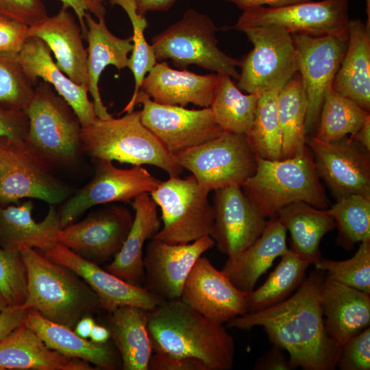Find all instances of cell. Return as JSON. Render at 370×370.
Returning a JSON list of instances; mask_svg holds the SVG:
<instances>
[{"instance_id":"cell-1","label":"cell","mask_w":370,"mask_h":370,"mask_svg":"<svg viewBox=\"0 0 370 370\" xmlns=\"http://www.w3.org/2000/svg\"><path fill=\"white\" fill-rule=\"evenodd\" d=\"M325 273L314 268L296 292L269 308L234 317L228 328L262 326L270 341L288 353L293 369L334 370L341 350L328 336L320 306Z\"/></svg>"},{"instance_id":"cell-2","label":"cell","mask_w":370,"mask_h":370,"mask_svg":"<svg viewBox=\"0 0 370 370\" xmlns=\"http://www.w3.org/2000/svg\"><path fill=\"white\" fill-rule=\"evenodd\" d=\"M147 327L153 352L199 360L207 370H230L233 366V337L222 324L180 298L166 300L149 310Z\"/></svg>"},{"instance_id":"cell-3","label":"cell","mask_w":370,"mask_h":370,"mask_svg":"<svg viewBox=\"0 0 370 370\" xmlns=\"http://www.w3.org/2000/svg\"><path fill=\"white\" fill-rule=\"evenodd\" d=\"M20 251L27 275V295L23 307L73 330L80 319L101 308L96 293L73 271L36 249L24 247Z\"/></svg>"},{"instance_id":"cell-4","label":"cell","mask_w":370,"mask_h":370,"mask_svg":"<svg viewBox=\"0 0 370 370\" xmlns=\"http://www.w3.org/2000/svg\"><path fill=\"white\" fill-rule=\"evenodd\" d=\"M241 188L256 210L269 219H277L280 210L292 203L303 201L321 209L328 204L308 147L291 158L256 157V171Z\"/></svg>"},{"instance_id":"cell-5","label":"cell","mask_w":370,"mask_h":370,"mask_svg":"<svg viewBox=\"0 0 370 370\" xmlns=\"http://www.w3.org/2000/svg\"><path fill=\"white\" fill-rule=\"evenodd\" d=\"M83 153L92 159L116 160L133 166L149 164L179 177L184 169L142 123L140 110L127 112L119 118H97L82 127Z\"/></svg>"},{"instance_id":"cell-6","label":"cell","mask_w":370,"mask_h":370,"mask_svg":"<svg viewBox=\"0 0 370 370\" xmlns=\"http://www.w3.org/2000/svg\"><path fill=\"white\" fill-rule=\"evenodd\" d=\"M28 120L24 138L54 168L75 165L83 153L81 123L69 104L52 86L38 81L23 110Z\"/></svg>"},{"instance_id":"cell-7","label":"cell","mask_w":370,"mask_h":370,"mask_svg":"<svg viewBox=\"0 0 370 370\" xmlns=\"http://www.w3.org/2000/svg\"><path fill=\"white\" fill-rule=\"evenodd\" d=\"M54 169L24 138L0 137V205L23 198L54 206L65 201L72 190Z\"/></svg>"},{"instance_id":"cell-8","label":"cell","mask_w":370,"mask_h":370,"mask_svg":"<svg viewBox=\"0 0 370 370\" xmlns=\"http://www.w3.org/2000/svg\"><path fill=\"white\" fill-rule=\"evenodd\" d=\"M217 30L208 16L188 9L181 20L152 38L151 46L157 61L171 59L182 70L195 64L238 79L240 61L219 49L215 37Z\"/></svg>"},{"instance_id":"cell-9","label":"cell","mask_w":370,"mask_h":370,"mask_svg":"<svg viewBox=\"0 0 370 370\" xmlns=\"http://www.w3.org/2000/svg\"><path fill=\"white\" fill-rule=\"evenodd\" d=\"M209 191L191 175L184 178L169 177L149 193L161 210L163 227L154 238L184 244L209 234L214 221Z\"/></svg>"},{"instance_id":"cell-10","label":"cell","mask_w":370,"mask_h":370,"mask_svg":"<svg viewBox=\"0 0 370 370\" xmlns=\"http://www.w3.org/2000/svg\"><path fill=\"white\" fill-rule=\"evenodd\" d=\"M174 157L209 192L230 186L241 187L256 169V156L246 135L227 132Z\"/></svg>"},{"instance_id":"cell-11","label":"cell","mask_w":370,"mask_h":370,"mask_svg":"<svg viewBox=\"0 0 370 370\" xmlns=\"http://www.w3.org/2000/svg\"><path fill=\"white\" fill-rule=\"evenodd\" d=\"M243 32L253 44L240 61L237 87L249 94L280 90L298 72L292 34L277 26L247 27Z\"/></svg>"},{"instance_id":"cell-12","label":"cell","mask_w":370,"mask_h":370,"mask_svg":"<svg viewBox=\"0 0 370 370\" xmlns=\"http://www.w3.org/2000/svg\"><path fill=\"white\" fill-rule=\"evenodd\" d=\"M349 0H312L282 7L258 6L243 10L235 25L228 27L277 26L291 34L332 36L347 40Z\"/></svg>"},{"instance_id":"cell-13","label":"cell","mask_w":370,"mask_h":370,"mask_svg":"<svg viewBox=\"0 0 370 370\" xmlns=\"http://www.w3.org/2000/svg\"><path fill=\"white\" fill-rule=\"evenodd\" d=\"M92 160L93 177L70 196L59 210L61 228L74 223L91 207L130 201L142 193H151L162 182L142 166L123 169L116 167L112 161Z\"/></svg>"},{"instance_id":"cell-14","label":"cell","mask_w":370,"mask_h":370,"mask_svg":"<svg viewBox=\"0 0 370 370\" xmlns=\"http://www.w3.org/2000/svg\"><path fill=\"white\" fill-rule=\"evenodd\" d=\"M141 103L140 119L173 156L214 138L224 131L214 121L210 108L189 110L153 101L142 90L135 105Z\"/></svg>"},{"instance_id":"cell-15","label":"cell","mask_w":370,"mask_h":370,"mask_svg":"<svg viewBox=\"0 0 370 370\" xmlns=\"http://www.w3.org/2000/svg\"><path fill=\"white\" fill-rule=\"evenodd\" d=\"M134 216L126 207L106 205L62 228L57 243L98 265L114 257L131 229Z\"/></svg>"},{"instance_id":"cell-16","label":"cell","mask_w":370,"mask_h":370,"mask_svg":"<svg viewBox=\"0 0 370 370\" xmlns=\"http://www.w3.org/2000/svg\"><path fill=\"white\" fill-rule=\"evenodd\" d=\"M292 36L306 97L305 128L308 134L317 128L326 88L339 69L348 40L332 36Z\"/></svg>"},{"instance_id":"cell-17","label":"cell","mask_w":370,"mask_h":370,"mask_svg":"<svg viewBox=\"0 0 370 370\" xmlns=\"http://www.w3.org/2000/svg\"><path fill=\"white\" fill-rule=\"evenodd\" d=\"M306 143L314 154L318 175L337 198L353 194L370 198L369 151L350 136L324 142L307 134Z\"/></svg>"},{"instance_id":"cell-18","label":"cell","mask_w":370,"mask_h":370,"mask_svg":"<svg viewBox=\"0 0 370 370\" xmlns=\"http://www.w3.org/2000/svg\"><path fill=\"white\" fill-rule=\"evenodd\" d=\"M214 245L209 234L184 244L150 239L143 256V287L164 300L180 298L184 284L197 260Z\"/></svg>"},{"instance_id":"cell-19","label":"cell","mask_w":370,"mask_h":370,"mask_svg":"<svg viewBox=\"0 0 370 370\" xmlns=\"http://www.w3.org/2000/svg\"><path fill=\"white\" fill-rule=\"evenodd\" d=\"M214 192V221L210 236L217 249L232 260L259 238L268 221L241 187L230 186Z\"/></svg>"},{"instance_id":"cell-20","label":"cell","mask_w":370,"mask_h":370,"mask_svg":"<svg viewBox=\"0 0 370 370\" xmlns=\"http://www.w3.org/2000/svg\"><path fill=\"white\" fill-rule=\"evenodd\" d=\"M245 295L221 270L200 256L184 284L180 299L206 318L223 324L247 313Z\"/></svg>"},{"instance_id":"cell-21","label":"cell","mask_w":370,"mask_h":370,"mask_svg":"<svg viewBox=\"0 0 370 370\" xmlns=\"http://www.w3.org/2000/svg\"><path fill=\"white\" fill-rule=\"evenodd\" d=\"M42 253L51 261L69 268L80 276L97 295L101 308L108 313L122 306L149 310L166 301L143 286L127 283L58 243Z\"/></svg>"},{"instance_id":"cell-22","label":"cell","mask_w":370,"mask_h":370,"mask_svg":"<svg viewBox=\"0 0 370 370\" xmlns=\"http://www.w3.org/2000/svg\"><path fill=\"white\" fill-rule=\"evenodd\" d=\"M324 325L341 350L352 336L370 324V294L341 284L325 275L320 293Z\"/></svg>"},{"instance_id":"cell-23","label":"cell","mask_w":370,"mask_h":370,"mask_svg":"<svg viewBox=\"0 0 370 370\" xmlns=\"http://www.w3.org/2000/svg\"><path fill=\"white\" fill-rule=\"evenodd\" d=\"M51 50L41 39L29 36L18 54L27 77L36 85L38 79L49 84L71 107L82 127L91 125L97 118L95 106L88 97V87L70 79L56 65Z\"/></svg>"},{"instance_id":"cell-24","label":"cell","mask_w":370,"mask_h":370,"mask_svg":"<svg viewBox=\"0 0 370 370\" xmlns=\"http://www.w3.org/2000/svg\"><path fill=\"white\" fill-rule=\"evenodd\" d=\"M217 84V73L198 75L186 69H173L162 62L148 72L140 90L160 104L185 107L193 103L209 108Z\"/></svg>"},{"instance_id":"cell-25","label":"cell","mask_w":370,"mask_h":370,"mask_svg":"<svg viewBox=\"0 0 370 370\" xmlns=\"http://www.w3.org/2000/svg\"><path fill=\"white\" fill-rule=\"evenodd\" d=\"M29 36L43 40L54 54L57 66L78 84L88 87L87 50L82 29L66 9L29 26Z\"/></svg>"},{"instance_id":"cell-26","label":"cell","mask_w":370,"mask_h":370,"mask_svg":"<svg viewBox=\"0 0 370 370\" xmlns=\"http://www.w3.org/2000/svg\"><path fill=\"white\" fill-rule=\"evenodd\" d=\"M33 202L0 205V247L20 251L24 247L42 252L53 248L62 229L59 211L54 205L45 219L36 222L32 217Z\"/></svg>"},{"instance_id":"cell-27","label":"cell","mask_w":370,"mask_h":370,"mask_svg":"<svg viewBox=\"0 0 370 370\" xmlns=\"http://www.w3.org/2000/svg\"><path fill=\"white\" fill-rule=\"evenodd\" d=\"M90 363L49 348L25 323L0 341V370H92Z\"/></svg>"},{"instance_id":"cell-28","label":"cell","mask_w":370,"mask_h":370,"mask_svg":"<svg viewBox=\"0 0 370 370\" xmlns=\"http://www.w3.org/2000/svg\"><path fill=\"white\" fill-rule=\"evenodd\" d=\"M135 214L128 235L119 253L106 270L134 286H143L145 280L143 246L160 230L157 205L149 193L136 197L132 203Z\"/></svg>"},{"instance_id":"cell-29","label":"cell","mask_w":370,"mask_h":370,"mask_svg":"<svg viewBox=\"0 0 370 370\" xmlns=\"http://www.w3.org/2000/svg\"><path fill=\"white\" fill-rule=\"evenodd\" d=\"M24 323L49 348L65 356L84 360L101 369L122 367L120 354L109 341L97 343L82 338L73 329L49 321L33 309H27Z\"/></svg>"},{"instance_id":"cell-30","label":"cell","mask_w":370,"mask_h":370,"mask_svg":"<svg viewBox=\"0 0 370 370\" xmlns=\"http://www.w3.org/2000/svg\"><path fill=\"white\" fill-rule=\"evenodd\" d=\"M88 42L87 69L90 92L97 118L112 117L104 106L99 89L100 75L106 66H114L119 71L128 66V54L133 49L132 37L120 38L108 29L104 16L95 20L91 14L85 16Z\"/></svg>"},{"instance_id":"cell-31","label":"cell","mask_w":370,"mask_h":370,"mask_svg":"<svg viewBox=\"0 0 370 370\" xmlns=\"http://www.w3.org/2000/svg\"><path fill=\"white\" fill-rule=\"evenodd\" d=\"M286 232L278 218L269 219L259 238L235 258L227 259L221 271L241 291H253L275 258L288 251Z\"/></svg>"},{"instance_id":"cell-32","label":"cell","mask_w":370,"mask_h":370,"mask_svg":"<svg viewBox=\"0 0 370 370\" xmlns=\"http://www.w3.org/2000/svg\"><path fill=\"white\" fill-rule=\"evenodd\" d=\"M345 53L332 82L334 90L370 110V32L358 18L349 19Z\"/></svg>"},{"instance_id":"cell-33","label":"cell","mask_w":370,"mask_h":370,"mask_svg":"<svg viewBox=\"0 0 370 370\" xmlns=\"http://www.w3.org/2000/svg\"><path fill=\"white\" fill-rule=\"evenodd\" d=\"M149 310L122 306L109 312L107 328L124 370H147L153 349L148 332Z\"/></svg>"},{"instance_id":"cell-34","label":"cell","mask_w":370,"mask_h":370,"mask_svg":"<svg viewBox=\"0 0 370 370\" xmlns=\"http://www.w3.org/2000/svg\"><path fill=\"white\" fill-rule=\"evenodd\" d=\"M278 219L290 232L291 249L310 265L318 262L322 238L336 227L330 210L298 201L282 208Z\"/></svg>"},{"instance_id":"cell-35","label":"cell","mask_w":370,"mask_h":370,"mask_svg":"<svg viewBox=\"0 0 370 370\" xmlns=\"http://www.w3.org/2000/svg\"><path fill=\"white\" fill-rule=\"evenodd\" d=\"M278 112L282 132L280 160L293 158L306 148L305 119L307 101L299 72L279 90Z\"/></svg>"},{"instance_id":"cell-36","label":"cell","mask_w":370,"mask_h":370,"mask_svg":"<svg viewBox=\"0 0 370 370\" xmlns=\"http://www.w3.org/2000/svg\"><path fill=\"white\" fill-rule=\"evenodd\" d=\"M218 74V84L210 106L212 116L224 132L246 135L256 114L258 96L244 94L225 74Z\"/></svg>"},{"instance_id":"cell-37","label":"cell","mask_w":370,"mask_h":370,"mask_svg":"<svg viewBox=\"0 0 370 370\" xmlns=\"http://www.w3.org/2000/svg\"><path fill=\"white\" fill-rule=\"evenodd\" d=\"M280 257V262L265 282L258 289L246 293L247 312L261 310L285 300L306 279L308 262L291 249Z\"/></svg>"},{"instance_id":"cell-38","label":"cell","mask_w":370,"mask_h":370,"mask_svg":"<svg viewBox=\"0 0 370 370\" xmlns=\"http://www.w3.org/2000/svg\"><path fill=\"white\" fill-rule=\"evenodd\" d=\"M369 117V112L336 92L332 83L325 92L314 136L321 141L333 142L347 134L353 136Z\"/></svg>"},{"instance_id":"cell-39","label":"cell","mask_w":370,"mask_h":370,"mask_svg":"<svg viewBox=\"0 0 370 370\" xmlns=\"http://www.w3.org/2000/svg\"><path fill=\"white\" fill-rule=\"evenodd\" d=\"M279 90H271L257 95L258 103L252 126L246 134L247 142L256 157L280 160L282 132L278 112Z\"/></svg>"},{"instance_id":"cell-40","label":"cell","mask_w":370,"mask_h":370,"mask_svg":"<svg viewBox=\"0 0 370 370\" xmlns=\"http://www.w3.org/2000/svg\"><path fill=\"white\" fill-rule=\"evenodd\" d=\"M329 210L338 229L339 246L351 250L356 243L370 241V198L354 194L341 196Z\"/></svg>"},{"instance_id":"cell-41","label":"cell","mask_w":370,"mask_h":370,"mask_svg":"<svg viewBox=\"0 0 370 370\" xmlns=\"http://www.w3.org/2000/svg\"><path fill=\"white\" fill-rule=\"evenodd\" d=\"M110 3L118 5L124 10L133 28V49L127 67L134 78V89L130 100L122 110V112H130L134 110L135 101L145 75L157 63V60L152 46L147 43L144 36L145 29L149 25L146 16H142L137 12L134 1L110 0Z\"/></svg>"},{"instance_id":"cell-42","label":"cell","mask_w":370,"mask_h":370,"mask_svg":"<svg viewBox=\"0 0 370 370\" xmlns=\"http://www.w3.org/2000/svg\"><path fill=\"white\" fill-rule=\"evenodd\" d=\"M35 86L25 75L18 54L0 53V109L24 110Z\"/></svg>"},{"instance_id":"cell-43","label":"cell","mask_w":370,"mask_h":370,"mask_svg":"<svg viewBox=\"0 0 370 370\" xmlns=\"http://www.w3.org/2000/svg\"><path fill=\"white\" fill-rule=\"evenodd\" d=\"M314 265L330 278L370 294V241L360 243L356 252L347 260L336 261L321 257Z\"/></svg>"},{"instance_id":"cell-44","label":"cell","mask_w":370,"mask_h":370,"mask_svg":"<svg viewBox=\"0 0 370 370\" xmlns=\"http://www.w3.org/2000/svg\"><path fill=\"white\" fill-rule=\"evenodd\" d=\"M0 293L8 307H23L27 295V275L20 251L0 247Z\"/></svg>"},{"instance_id":"cell-45","label":"cell","mask_w":370,"mask_h":370,"mask_svg":"<svg viewBox=\"0 0 370 370\" xmlns=\"http://www.w3.org/2000/svg\"><path fill=\"white\" fill-rule=\"evenodd\" d=\"M340 370L370 369V328L350 338L342 347L336 362Z\"/></svg>"},{"instance_id":"cell-46","label":"cell","mask_w":370,"mask_h":370,"mask_svg":"<svg viewBox=\"0 0 370 370\" xmlns=\"http://www.w3.org/2000/svg\"><path fill=\"white\" fill-rule=\"evenodd\" d=\"M0 14L28 26L48 16L42 0H0Z\"/></svg>"},{"instance_id":"cell-47","label":"cell","mask_w":370,"mask_h":370,"mask_svg":"<svg viewBox=\"0 0 370 370\" xmlns=\"http://www.w3.org/2000/svg\"><path fill=\"white\" fill-rule=\"evenodd\" d=\"M29 26L0 14V53L18 54L29 37Z\"/></svg>"},{"instance_id":"cell-48","label":"cell","mask_w":370,"mask_h":370,"mask_svg":"<svg viewBox=\"0 0 370 370\" xmlns=\"http://www.w3.org/2000/svg\"><path fill=\"white\" fill-rule=\"evenodd\" d=\"M147 370H207L199 360L153 352Z\"/></svg>"},{"instance_id":"cell-49","label":"cell","mask_w":370,"mask_h":370,"mask_svg":"<svg viewBox=\"0 0 370 370\" xmlns=\"http://www.w3.org/2000/svg\"><path fill=\"white\" fill-rule=\"evenodd\" d=\"M28 120L23 110L0 109V137L25 138Z\"/></svg>"},{"instance_id":"cell-50","label":"cell","mask_w":370,"mask_h":370,"mask_svg":"<svg viewBox=\"0 0 370 370\" xmlns=\"http://www.w3.org/2000/svg\"><path fill=\"white\" fill-rule=\"evenodd\" d=\"M61 1L62 8L68 10L71 8L78 18L84 38L86 39L87 27L85 22V16L87 13L95 15L97 18L104 16L106 8L103 0H59Z\"/></svg>"},{"instance_id":"cell-51","label":"cell","mask_w":370,"mask_h":370,"mask_svg":"<svg viewBox=\"0 0 370 370\" xmlns=\"http://www.w3.org/2000/svg\"><path fill=\"white\" fill-rule=\"evenodd\" d=\"M256 370H291L293 367L284 349L275 344L259 358L254 365Z\"/></svg>"},{"instance_id":"cell-52","label":"cell","mask_w":370,"mask_h":370,"mask_svg":"<svg viewBox=\"0 0 370 370\" xmlns=\"http://www.w3.org/2000/svg\"><path fill=\"white\" fill-rule=\"evenodd\" d=\"M27 308L7 307L0 311V341L25 323Z\"/></svg>"},{"instance_id":"cell-53","label":"cell","mask_w":370,"mask_h":370,"mask_svg":"<svg viewBox=\"0 0 370 370\" xmlns=\"http://www.w3.org/2000/svg\"><path fill=\"white\" fill-rule=\"evenodd\" d=\"M236 5L243 10L258 6L282 7L310 0H225Z\"/></svg>"},{"instance_id":"cell-54","label":"cell","mask_w":370,"mask_h":370,"mask_svg":"<svg viewBox=\"0 0 370 370\" xmlns=\"http://www.w3.org/2000/svg\"><path fill=\"white\" fill-rule=\"evenodd\" d=\"M137 12L146 16L148 12L167 11L175 3L176 0H133Z\"/></svg>"},{"instance_id":"cell-55","label":"cell","mask_w":370,"mask_h":370,"mask_svg":"<svg viewBox=\"0 0 370 370\" xmlns=\"http://www.w3.org/2000/svg\"><path fill=\"white\" fill-rule=\"evenodd\" d=\"M350 137L370 152V117L365 121L359 130Z\"/></svg>"},{"instance_id":"cell-56","label":"cell","mask_w":370,"mask_h":370,"mask_svg":"<svg viewBox=\"0 0 370 370\" xmlns=\"http://www.w3.org/2000/svg\"><path fill=\"white\" fill-rule=\"evenodd\" d=\"M95 323L92 316H85L78 321L73 330L80 337L88 338Z\"/></svg>"},{"instance_id":"cell-57","label":"cell","mask_w":370,"mask_h":370,"mask_svg":"<svg viewBox=\"0 0 370 370\" xmlns=\"http://www.w3.org/2000/svg\"><path fill=\"white\" fill-rule=\"evenodd\" d=\"M90 340L97 343H105L110 338V332L106 326L95 323L91 330Z\"/></svg>"},{"instance_id":"cell-58","label":"cell","mask_w":370,"mask_h":370,"mask_svg":"<svg viewBox=\"0 0 370 370\" xmlns=\"http://www.w3.org/2000/svg\"><path fill=\"white\" fill-rule=\"evenodd\" d=\"M367 14L368 16L367 23L365 24L367 29L370 32V0H366Z\"/></svg>"},{"instance_id":"cell-59","label":"cell","mask_w":370,"mask_h":370,"mask_svg":"<svg viewBox=\"0 0 370 370\" xmlns=\"http://www.w3.org/2000/svg\"><path fill=\"white\" fill-rule=\"evenodd\" d=\"M8 307L7 301L3 295L0 293V311Z\"/></svg>"}]
</instances>
